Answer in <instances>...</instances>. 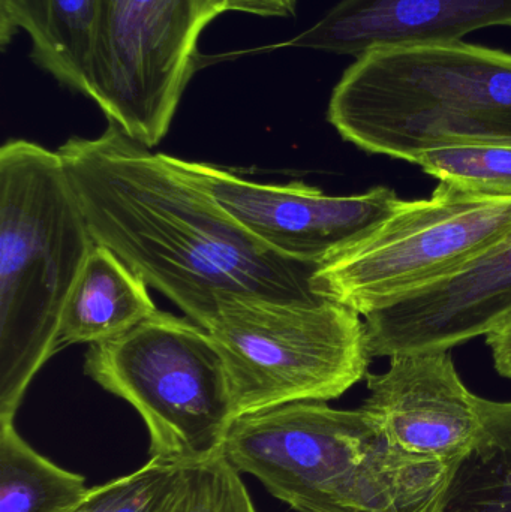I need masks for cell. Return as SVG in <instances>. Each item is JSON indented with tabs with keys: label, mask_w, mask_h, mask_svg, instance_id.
<instances>
[{
	"label": "cell",
	"mask_w": 511,
	"mask_h": 512,
	"mask_svg": "<svg viewBox=\"0 0 511 512\" xmlns=\"http://www.w3.org/2000/svg\"><path fill=\"white\" fill-rule=\"evenodd\" d=\"M93 239L186 316L209 327L230 297L321 300L317 264L267 248L240 227L170 156L108 122L95 138L57 149Z\"/></svg>",
	"instance_id": "1"
},
{
	"label": "cell",
	"mask_w": 511,
	"mask_h": 512,
	"mask_svg": "<svg viewBox=\"0 0 511 512\" xmlns=\"http://www.w3.org/2000/svg\"><path fill=\"white\" fill-rule=\"evenodd\" d=\"M221 454L297 512H429L456 468L396 447L365 409L326 402L236 418Z\"/></svg>",
	"instance_id": "2"
},
{
	"label": "cell",
	"mask_w": 511,
	"mask_h": 512,
	"mask_svg": "<svg viewBox=\"0 0 511 512\" xmlns=\"http://www.w3.org/2000/svg\"><path fill=\"white\" fill-rule=\"evenodd\" d=\"M327 120L372 155L416 164L459 144H511V53L483 45H411L357 57Z\"/></svg>",
	"instance_id": "3"
},
{
	"label": "cell",
	"mask_w": 511,
	"mask_h": 512,
	"mask_svg": "<svg viewBox=\"0 0 511 512\" xmlns=\"http://www.w3.org/2000/svg\"><path fill=\"white\" fill-rule=\"evenodd\" d=\"M96 240L57 150L0 149V423L60 348L63 312Z\"/></svg>",
	"instance_id": "4"
},
{
	"label": "cell",
	"mask_w": 511,
	"mask_h": 512,
	"mask_svg": "<svg viewBox=\"0 0 511 512\" xmlns=\"http://www.w3.org/2000/svg\"><path fill=\"white\" fill-rule=\"evenodd\" d=\"M236 418L294 402H329L369 375L359 313L333 301L230 297L209 327Z\"/></svg>",
	"instance_id": "5"
},
{
	"label": "cell",
	"mask_w": 511,
	"mask_h": 512,
	"mask_svg": "<svg viewBox=\"0 0 511 512\" xmlns=\"http://www.w3.org/2000/svg\"><path fill=\"white\" fill-rule=\"evenodd\" d=\"M84 373L138 412L150 457L186 465L221 454L236 420L230 382L212 334L191 319L158 310L90 346Z\"/></svg>",
	"instance_id": "6"
},
{
	"label": "cell",
	"mask_w": 511,
	"mask_h": 512,
	"mask_svg": "<svg viewBox=\"0 0 511 512\" xmlns=\"http://www.w3.org/2000/svg\"><path fill=\"white\" fill-rule=\"evenodd\" d=\"M511 231V198L440 182L404 201L365 239L318 265L311 288L360 316L386 309L464 270Z\"/></svg>",
	"instance_id": "7"
},
{
	"label": "cell",
	"mask_w": 511,
	"mask_h": 512,
	"mask_svg": "<svg viewBox=\"0 0 511 512\" xmlns=\"http://www.w3.org/2000/svg\"><path fill=\"white\" fill-rule=\"evenodd\" d=\"M224 12V0H101L87 98L129 137L158 146L200 63L198 39Z\"/></svg>",
	"instance_id": "8"
},
{
	"label": "cell",
	"mask_w": 511,
	"mask_h": 512,
	"mask_svg": "<svg viewBox=\"0 0 511 512\" xmlns=\"http://www.w3.org/2000/svg\"><path fill=\"white\" fill-rule=\"evenodd\" d=\"M170 159L258 242L311 264H323L365 239L402 201L386 186L341 197L302 182H251L216 165Z\"/></svg>",
	"instance_id": "9"
},
{
	"label": "cell",
	"mask_w": 511,
	"mask_h": 512,
	"mask_svg": "<svg viewBox=\"0 0 511 512\" xmlns=\"http://www.w3.org/2000/svg\"><path fill=\"white\" fill-rule=\"evenodd\" d=\"M389 358L386 372L366 376L369 397L362 408L401 450L458 465L485 432V399L465 387L450 351Z\"/></svg>",
	"instance_id": "10"
},
{
	"label": "cell",
	"mask_w": 511,
	"mask_h": 512,
	"mask_svg": "<svg viewBox=\"0 0 511 512\" xmlns=\"http://www.w3.org/2000/svg\"><path fill=\"white\" fill-rule=\"evenodd\" d=\"M365 319L372 357L488 337L511 319V231L464 270Z\"/></svg>",
	"instance_id": "11"
},
{
	"label": "cell",
	"mask_w": 511,
	"mask_h": 512,
	"mask_svg": "<svg viewBox=\"0 0 511 512\" xmlns=\"http://www.w3.org/2000/svg\"><path fill=\"white\" fill-rule=\"evenodd\" d=\"M492 26L511 27V0H341L278 47L357 59L380 48L452 44Z\"/></svg>",
	"instance_id": "12"
},
{
	"label": "cell",
	"mask_w": 511,
	"mask_h": 512,
	"mask_svg": "<svg viewBox=\"0 0 511 512\" xmlns=\"http://www.w3.org/2000/svg\"><path fill=\"white\" fill-rule=\"evenodd\" d=\"M101 0H0V44L20 30L30 57L69 90L89 96Z\"/></svg>",
	"instance_id": "13"
},
{
	"label": "cell",
	"mask_w": 511,
	"mask_h": 512,
	"mask_svg": "<svg viewBox=\"0 0 511 512\" xmlns=\"http://www.w3.org/2000/svg\"><path fill=\"white\" fill-rule=\"evenodd\" d=\"M140 274L96 243L72 289L59 346L99 345L128 333L158 312Z\"/></svg>",
	"instance_id": "14"
},
{
	"label": "cell",
	"mask_w": 511,
	"mask_h": 512,
	"mask_svg": "<svg viewBox=\"0 0 511 512\" xmlns=\"http://www.w3.org/2000/svg\"><path fill=\"white\" fill-rule=\"evenodd\" d=\"M485 432L429 512H511V402L483 400Z\"/></svg>",
	"instance_id": "15"
},
{
	"label": "cell",
	"mask_w": 511,
	"mask_h": 512,
	"mask_svg": "<svg viewBox=\"0 0 511 512\" xmlns=\"http://www.w3.org/2000/svg\"><path fill=\"white\" fill-rule=\"evenodd\" d=\"M86 478L33 450L0 423V512H68L89 492Z\"/></svg>",
	"instance_id": "16"
},
{
	"label": "cell",
	"mask_w": 511,
	"mask_h": 512,
	"mask_svg": "<svg viewBox=\"0 0 511 512\" xmlns=\"http://www.w3.org/2000/svg\"><path fill=\"white\" fill-rule=\"evenodd\" d=\"M183 477V463L150 457L137 471L90 487L68 512H176Z\"/></svg>",
	"instance_id": "17"
},
{
	"label": "cell",
	"mask_w": 511,
	"mask_h": 512,
	"mask_svg": "<svg viewBox=\"0 0 511 512\" xmlns=\"http://www.w3.org/2000/svg\"><path fill=\"white\" fill-rule=\"evenodd\" d=\"M438 182L489 197L511 198V144H459L423 153L416 161Z\"/></svg>",
	"instance_id": "18"
},
{
	"label": "cell",
	"mask_w": 511,
	"mask_h": 512,
	"mask_svg": "<svg viewBox=\"0 0 511 512\" xmlns=\"http://www.w3.org/2000/svg\"><path fill=\"white\" fill-rule=\"evenodd\" d=\"M240 475L222 454L186 463L176 512H258Z\"/></svg>",
	"instance_id": "19"
},
{
	"label": "cell",
	"mask_w": 511,
	"mask_h": 512,
	"mask_svg": "<svg viewBox=\"0 0 511 512\" xmlns=\"http://www.w3.org/2000/svg\"><path fill=\"white\" fill-rule=\"evenodd\" d=\"M227 12H243L258 17H294L297 0H224Z\"/></svg>",
	"instance_id": "20"
},
{
	"label": "cell",
	"mask_w": 511,
	"mask_h": 512,
	"mask_svg": "<svg viewBox=\"0 0 511 512\" xmlns=\"http://www.w3.org/2000/svg\"><path fill=\"white\" fill-rule=\"evenodd\" d=\"M491 348L495 369L504 378L511 379V319L486 337Z\"/></svg>",
	"instance_id": "21"
}]
</instances>
